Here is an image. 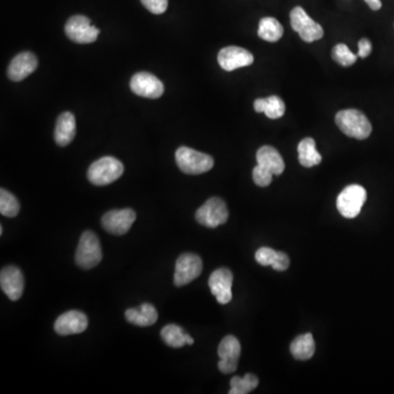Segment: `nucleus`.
<instances>
[{
  "label": "nucleus",
  "instance_id": "f257e3e1",
  "mask_svg": "<svg viewBox=\"0 0 394 394\" xmlns=\"http://www.w3.org/2000/svg\"><path fill=\"white\" fill-rule=\"evenodd\" d=\"M335 122L345 135L359 141L368 139L372 132L370 120L363 112L355 108L339 111L335 116Z\"/></svg>",
  "mask_w": 394,
  "mask_h": 394
},
{
  "label": "nucleus",
  "instance_id": "f03ea898",
  "mask_svg": "<svg viewBox=\"0 0 394 394\" xmlns=\"http://www.w3.org/2000/svg\"><path fill=\"white\" fill-rule=\"evenodd\" d=\"M123 172L124 166L121 161L113 157H104L91 164L87 176L91 183L104 186L118 180Z\"/></svg>",
  "mask_w": 394,
  "mask_h": 394
},
{
  "label": "nucleus",
  "instance_id": "7ed1b4c3",
  "mask_svg": "<svg viewBox=\"0 0 394 394\" xmlns=\"http://www.w3.org/2000/svg\"><path fill=\"white\" fill-rule=\"evenodd\" d=\"M176 161L182 172L192 176L209 172L213 167V157L188 147H180L176 150Z\"/></svg>",
  "mask_w": 394,
  "mask_h": 394
},
{
  "label": "nucleus",
  "instance_id": "20e7f679",
  "mask_svg": "<svg viewBox=\"0 0 394 394\" xmlns=\"http://www.w3.org/2000/svg\"><path fill=\"white\" fill-rule=\"evenodd\" d=\"M75 259L77 265L83 269H93L102 261L100 241L94 232L85 231L81 234Z\"/></svg>",
  "mask_w": 394,
  "mask_h": 394
},
{
  "label": "nucleus",
  "instance_id": "39448f33",
  "mask_svg": "<svg viewBox=\"0 0 394 394\" xmlns=\"http://www.w3.org/2000/svg\"><path fill=\"white\" fill-rule=\"evenodd\" d=\"M366 199L367 192L362 185L352 184L346 186L337 196V211L345 218H355L362 211Z\"/></svg>",
  "mask_w": 394,
  "mask_h": 394
},
{
  "label": "nucleus",
  "instance_id": "423d86ee",
  "mask_svg": "<svg viewBox=\"0 0 394 394\" xmlns=\"http://www.w3.org/2000/svg\"><path fill=\"white\" fill-rule=\"evenodd\" d=\"M229 213L226 203L219 197H211L196 211L195 218L199 224L207 228H216L226 224Z\"/></svg>",
  "mask_w": 394,
  "mask_h": 394
},
{
  "label": "nucleus",
  "instance_id": "0eeeda50",
  "mask_svg": "<svg viewBox=\"0 0 394 394\" xmlns=\"http://www.w3.org/2000/svg\"><path fill=\"white\" fill-rule=\"evenodd\" d=\"M290 24L293 30L296 31L304 42L312 43L323 38L321 25L310 18L304 8L295 7L291 10Z\"/></svg>",
  "mask_w": 394,
  "mask_h": 394
},
{
  "label": "nucleus",
  "instance_id": "6e6552de",
  "mask_svg": "<svg viewBox=\"0 0 394 394\" xmlns=\"http://www.w3.org/2000/svg\"><path fill=\"white\" fill-rule=\"evenodd\" d=\"M203 271V262L199 255L193 253H184L178 256L174 272V285L178 287L185 286L201 275Z\"/></svg>",
  "mask_w": 394,
  "mask_h": 394
},
{
  "label": "nucleus",
  "instance_id": "1a4fd4ad",
  "mask_svg": "<svg viewBox=\"0 0 394 394\" xmlns=\"http://www.w3.org/2000/svg\"><path fill=\"white\" fill-rule=\"evenodd\" d=\"M65 33L73 42L89 44L96 42L100 30L91 25L90 20L85 15H73L66 23Z\"/></svg>",
  "mask_w": 394,
  "mask_h": 394
},
{
  "label": "nucleus",
  "instance_id": "9d476101",
  "mask_svg": "<svg viewBox=\"0 0 394 394\" xmlns=\"http://www.w3.org/2000/svg\"><path fill=\"white\" fill-rule=\"evenodd\" d=\"M241 355V344L234 335H228L220 342L218 347V370L223 374H232L238 368L239 358Z\"/></svg>",
  "mask_w": 394,
  "mask_h": 394
},
{
  "label": "nucleus",
  "instance_id": "9b49d317",
  "mask_svg": "<svg viewBox=\"0 0 394 394\" xmlns=\"http://www.w3.org/2000/svg\"><path fill=\"white\" fill-rule=\"evenodd\" d=\"M135 220L136 213L133 209H114L104 213L101 224L108 234L122 236L129 231Z\"/></svg>",
  "mask_w": 394,
  "mask_h": 394
},
{
  "label": "nucleus",
  "instance_id": "f8f14e48",
  "mask_svg": "<svg viewBox=\"0 0 394 394\" xmlns=\"http://www.w3.org/2000/svg\"><path fill=\"white\" fill-rule=\"evenodd\" d=\"M232 283L234 275L226 267L216 269L209 277V285L211 294L216 297L220 304H227L232 299Z\"/></svg>",
  "mask_w": 394,
  "mask_h": 394
},
{
  "label": "nucleus",
  "instance_id": "ddd939ff",
  "mask_svg": "<svg viewBox=\"0 0 394 394\" xmlns=\"http://www.w3.org/2000/svg\"><path fill=\"white\" fill-rule=\"evenodd\" d=\"M132 91L143 98L158 99L164 92V83L156 76L149 73H139L131 79Z\"/></svg>",
  "mask_w": 394,
  "mask_h": 394
},
{
  "label": "nucleus",
  "instance_id": "4468645a",
  "mask_svg": "<svg viewBox=\"0 0 394 394\" xmlns=\"http://www.w3.org/2000/svg\"><path fill=\"white\" fill-rule=\"evenodd\" d=\"M254 57L249 50L239 46L223 48L218 54V63L226 71H234L238 68L246 67L253 64Z\"/></svg>",
  "mask_w": 394,
  "mask_h": 394
},
{
  "label": "nucleus",
  "instance_id": "2eb2a0df",
  "mask_svg": "<svg viewBox=\"0 0 394 394\" xmlns=\"http://www.w3.org/2000/svg\"><path fill=\"white\" fill-rule=\"evenodd\" d=\"M87 328H88V318L85 314L77 310H71L58 316L54 324L56 333L62 337L83 333Z\"/></svg>",
  "mask_w": 394,
  "mask_h": 394
},
{
  "label": "nucleus",
  "instance_id": "dca6fc26",
  "mask_svg": "<svg viewBox=\"0 0 394 394\" xmlns=\"http://www.w3.org/2000/svg\"><path fill=\"white\" fill-rule=\"evenodd\" d=\"M0 287L10 300L13 302L19 300L24 289V277L21 269L13 265L1 269Z\"/></svg>",
  "mask_w": 394,
  "mask_h": 394
},
{
  "label": "nucleus",
  "instance_id": "f3484780",
  "mask_svg": "<svg viewBox=\"0 0 394 394\" xmlns=\"http://www.w3.org/2000/svg\"><path fill=\"white\" fill-rule=\"evenodd\" d=\"M38 67V58L31 52L18 54L8 67L7 75L13 81H22Z\"/></svg>",
  "mask_w": 394,
  "mask_h": 394
},
{
  "label": "nucleus",
  "instance_id": "a211bd4d",
  "mask_svg": "<svg viewBox=\"0 0 394 394\" xmlns=\"http://www.w3.org/2000/svg\"><path fill=\"white\" fill-rule=\"evenodd\" d=\"M258 166L269 171L274 176H281L285 170V162L281 153L272 146H263L256 153Z\"/></svg>",
  "mask_w": 394,
  "mask_h": 394
},
{
  "label": "nucleus",
  "instance_id": "6ab92c4d",
  "mask_svg": "<svg viewBox=\"0 0 394 394\" xmlns=\"http://www.w3.org/2000/svg\"><path fill=\"white\" fill-rule=\"evenodd\" d=\"M255 260L262 267H273L277 272L286 271L289 267L288 255L284 252L275 251L271 248H260L255 253Z\"/></svg>",
  "mask_w": 394,
  "mask_h": 394
},
{
  "label": "nucleus",
  "instance_id": "aec40b11",
  "mask_svg": "<svg viewBox=\"0 0 394 394\" xmlns=\"http://www.w3.org/2000/svg\"><path fill=\"white\" fill-rule=\"evenodd\" d=\"M76 120L71 112H64L58 116L55 127V141L57 145L65 147L75 139Z\"/></svg>",
  "mask_w": 394,
  "mask_h": 394
},
{
  "label": "nucleus",
  "instance_id": "412c9836",
  "mask_svg": "<svg viewBox=\"0 0 394 394\" xmlns=\"http://www.w3.org/2000/svg\"><path fill=\"white\" fill-rule=\"evenodd\" d=\"M126 320L137 327H150L158 320V312L150 304H143L139 308L126 310Z\"/></svg>",
  "mask_w": 394,
  "mask_h": 394
},
{
  "label": "nucleus",
  "instance_id": "4be33fe9",
  "mask_svg": "<svg viewBox=\"0 0 394 394\" xmlns=\"http://www.w3.org/2000/svg\"><path fill=\"white\" fill-rule=\"evenodd\" d=\"M254 110L258 113H265V115L272 120H276L284 115L286 106L279 97L271 96L269 98L255 100Z\"/></svg>",
  "mask_w": 394,
  "mask_h": 394
},
{
  "label": "nucleus",
  "instance_id": "5701e85b",
  "mask_svg": "<svg viewBox=\"0 0 394 394\" xmlns=\"http://www.w3.org/2000/svg\"><path fill=\"white\" fill-rule=\"evenodd\" d=\"M299 162L304 168H312L321 164L322 156L316 150V141L314 139H302L298 145Z\"/></svg>",
  "mask_w": 394,
  "mask_h": 394
},
{
  "label": "nucleus",
  "instance_id": "b1692460",
  "mask_svg": "<svg viewBox=\"0 0 394 394\" xmlns=\"http://www.w3.org/2000/svg\"><path fill=\"white\" fill-rule=\"evenodd\" d=\"M316 352V343L311 333L302 334L291 342L290 353L298 360H308Z\"/></svg>",
  "mask_w": 394,
  "mask_h": 394
},
{
  "label": "nucleus",
  "instance_id": "393cba45",
  "mask_svg": "<svg viewBox=\"0 0 394 394\" xmlns=\"http://www.w3.org/2000/svg\"><path fill=\"white\" fill-rule=\"evenodd\" d=\"M161 337L168 346L180 349L184 345H193V337L184 333L183 329L176 324H168L161 330Z\"/></svg>",
  "mask_w": 394,
  "mask_h": 394
},
{
  "label": "nucleus",
  "instance_id": "a878e982",
  "mask_svg": "<svg viewBox=\"0 0 394 394\" xmlns=\"http://www.w3.org/2000/svg\"><path fill=\"white\" fill-rule=\"evenodd\" d=\"M258 34L262 40L267 41V42H277L284 34V28L276 19L265 17L260 21Z\"/></svg>",
  "mask_w": 394,
  "mask_h": 394
},
{
  "label": "nucleus",
  "instance_id": "bb28decb",
  "mask_svg": "<svg viewBox=\"0 0 394 394\" xmlns=\"http://www.w3.org/2000/svg\"><path fill=\"white\" fill-rule=\"evenodd\" d=\"M259 386L258 377L252 374H246L244 378L234 377L230 381V391L229 394H246L253 391Z\"/></svg>",
  "mask_w": 394,
  "mask_h": 394
},
{
  "label": "nucleus",
  "instance_id": "cd10ccee",
  "mask_svg": "<svg viewBox=\"0 0 394 394\" xmlns=\"http://www.w3.org/2000/svg\"><path fill=\"white\" fill-rule=\"evenodd\" d=\"M20 211V204L15 196L5 188L0 190V213L3 216L15 217Z\"/></svg>",
  "mask_w": 394,
  "mask_h": 394
},
{
  "label": "nucleus",
  "instance_id": "c85d7f7f",
  "mask_svg": "<svg viewBox=\"0 0 394 394\" xmlns=\"http://www.w3.org/2000/svg\"><path fill=\"white\" fill-rule=\"evenodd\" d=\"M332 58L344 67H349L357 61V55H355L345 44H337V46H334L333 50H332Z\"/></svg>",
  "mask_w": 394,
  "mask_h": 394
},
{
  "label": "nucleus",
  "instance_id": "c756f323",
  "mask_svg": "<svg viewBox=\"0 0 394 394\" xmlns=\"http://www.w3.org/2000/svg\"><path fill=\"white\" fill-rule=\"evenodd\" d=\"M273 176L274 174H271L269 171L265 170L260 166H256L253 169V172H252L254 183L258 186H261V188L269 186L273 181Z\"/></svg>",
  "mask_w": 394,
  "mask_h": 394
},
{
  "label": "nucleus",
  "instance_id": "7c9ffc66",
  "mask_svg": "<svg viewBox=\"0 0 394 394\" xmlns=\"http://www.w3.org/2000/svg\"><path fill=\"white\" fill-rule=\"evenodd\" d=\"M141 3L153 15L164 13L168 8V0H141Z\"/></svg>",
  "mask_w": 394,
  "mask_h": 394
},
{
  "label": "nucleus",
  "instance_id": "2f4dec72",
  "mask_svg": "<svg viewBox=\"0 0 394 394\" xmlns=\"http://www.w3.org/2000/svg\"><path fill=\"white\" fill-rule=\"evenodd\" d=\"M372 50V42L368 38H362L358 42V56L366 58L370 55Z\"/></svg>",
  "mask_w": 394,
  "mask_h": 394
},
{
  "label": "nucleus",
  "instance_id": "473e14b6",
  "mask_svg": "<svg viewBox=\"0 0 394 394\" xmlns=\"http://www.w3.org/2000/svg\"><path fill=\"white\" fill-rule=\"evenodd\" d=\"M365 3L370 6L372 10L374 11L379 10L382 7L381 0H365Z\"/></svg>",
  "mask_w": 394,
  "mask_h": 394
}]
</instances>
